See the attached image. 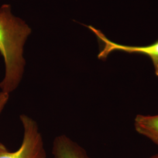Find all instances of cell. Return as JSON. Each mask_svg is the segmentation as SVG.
<instances>
[{"label":"cell","mask_w":158,"mask_h":158,"mask_svg":"<svg viewBox=\"0 0 158 158\" xmlns=\"http://www.w3.org/2000/svg\"><path fill=\"white\" fill-rule=\"evenodd\" d=\"M134 124L139 134L145 136L158 145V115H138L135 119Z\"/></svg>","instance_id":"obj_5"},{"label":"cell","mask_w":158,"mask_h":158,"mask_svg":"<svg viewBox=\"0 0 158 158\" xmlns=\"http://www.w3.org/2000/svg\"><path fill=\"white\" fill-rule=\"evenodd\" d=\"M151 158H158V154L156 155H155V156H153L151 157Z\"/></svg>","instance_id":"obj_7"},{"label":"cell","mask_w":158,"mask_h":158,"mask_svg":"<svg viewBox=\"0 0 158 158\" xmlns=\"http://www.w3.org/2000/svg\"><path fill=\"white\" fill-rule=\"evenodd\" d=\"M23 136L20 147L10 151L0 142V158H46V152L38 125L34 119L25 114L20 116Z\"/></svg>","instance_id":"obj_2"},{"label":"cell","mask_w":158,"mask_h":158,"mask_svg":"<svg viewBox=\"0 0 158 158\" xmlns=\"http://www.w3.org/2000/svg\"><path fill=\"white\" fill-rule=\"evenodd\" d=\"M31 29L22 19L14 17L11 6L0 8V53L3 57L6 73L0 82L1 91L10 94L15 90L23 79L25 61L23 45Z\"/></svg>","instance_id":"obj_1"},{"label":"cell","mask_w":158,"mask_h":158,"mask_svg":"<svg viewBox=\"0 0 158 158\" xmlns=\"http://www.w3.org/2000/svg\"><path fill=\"white\" fill-rule=\"evenodd\" d=\"M52 152L53 158H90L82 147L64 135L55 138Z\"/></svg>","instance_id":"obj_4"},{"label":"cell","mask_w":158,"mask_h":158,"mask_svg":"<svg viewBox=\"0 0 158 158\" xmlns=\"http://www.w3.org/2000/svg\"><path fill=\"white\" fill-rule=\"evenodd\" d=\"M10 94L0 91V114L7 104Z\"/></svg>","instance_id":"obj_6"},{"label":"cell","mask_w":158,"mask_h":158,"mask_svg":"<svg viewBox=\"0 0 158 158\" xmlns=\"http://www.w3.org/2000/svg\"><path fill=\"white\" fill-rule=\"evenodd\" d=\"M87 27L96 35L98 40L102 45V49L98 55V59L105 60L111 53L115 51L145 55L151 59L155 69V72L158 76V40L151 45L144 46L120 45L108 40L102 31L91 26H88Z\"/></svg>","instance_id":"obj_3"}]
</instances>
